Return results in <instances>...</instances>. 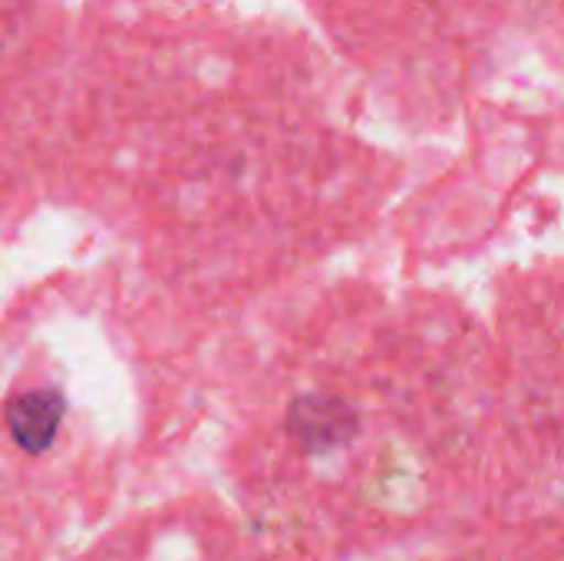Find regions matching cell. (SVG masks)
Instances as JSON below:
<instances>
[{
	"mask_svg": "<svg viewBox=\"0 0 564 561\" xmlns=\"http://www.w3.org/2000/svg\"><path fill=\"white\" fill-rule=\"evenodd\" d=\"M59 420H63V397L56 390H50V387L20 393L7 407L10 436L26 453H43L53 443Z\"/></svg>",
	"mask_w": 564,
	"mask_h": 561,
	"instance_id": "1",
	"label": "cell"
}]
</instances>
